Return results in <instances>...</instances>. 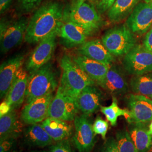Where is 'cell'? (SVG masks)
<instances>
[{"label": "cell", "mask_w": 152, "mask_h": 152, "mask_svg": "<svg viewBox=\"0 0 152 152\" xmlns=\"http://www.w3.org/2000/svg\"><path fill=\"white\" fill-rule=\"evenodd\" d=\"M50 152H75L69 140L58 141L50 148Z\"/></svg>", "instance_id": "4dcf8cb0"}, {"label": "cell", "mask_w": 152, "mask_h": 152, "mask_svg": "<svg viewBox=\"0 0 152 152\" xmlns=\"http://www.w3.org/2000/svg\"><path fill=\"white\" fill-rule=\"evenodd\" d=\"M87 1H91V0H72V4H80V3H82V2H83Z\"/></svg>", "instance_id": "74e56055"}, {"label": "cell", "mask_w": 152, "mask_h": 152, "mask_svg": "<svg viewBox=\"0 0 152 152\" xmlns=\"http://www.w3.org/2000/svg\"><path fill=\"white\" fill-rule=\"evenodd\" d=\"M108 121L103 120L100 116H98L95 120L92 128L95 135H100L104 140H105L107 133L108 130Z\"/></svg>", "instance_id": "f546056e"}, {"label": "cell", "mask_w": 152, "mask_h": 152, "mask_svg": "<svg viewBox=\"0 0 152 152\" xmlns=\"http://www.w3.org/2000/svg\"><path fill=\"white\" fill-rule=\"evenodd\" d=\"M15 144V138L10 137L0 140V152H11Z\"/></svg>", "instance_id": "d6a6232c"}, {"label": "cell", "mask_w": 152, "mask_h": 152, "mask_svg": "<svg viewBox=\"0 0 152 152\" xmlns=\"http://www.w3.org/2000/svg\"><path fill=\"white\" fill-rule=\"evenodd\" d=\"M101 152H119L116 139L113 137L107 139Z\"/></svg>", "instance_id": "836d02e7"}, {"label": "cell", "mask_w": 152, "mask_h": 152, "mask_svg": "<svg viewBox=\"0 0 152 152\" xmlns=\"http://www.w3.org/2000/svg\"><path fill=\"white\" fill-rule=\"evenodd\" d=\"M60 43L68 49L80 46L85 43L90 34L87 31L74 22L64 20L58 31Z\"/></svg>", "instance_id": "2e32d148"}, {"label": "cell", "mask_w": 152, "mask_h": 152, "mask_svg": "<svg viewBox=\"0 0 152 152\" xmlns=\"http://www.w3.org/2000/svg\"><path fill=\"white\" fill-rule=\"evenodd\" d=\"M41 125L54 141L66 140L72 134L73 127L68 121L48 117Z\"/></svg>", "instance_id": "7402d4cb"}, {"label": "cell", "mask_w": 152, "mask_h": 152, "mask_svg": "<svg viewBox=\"0 0 152 152\" xmlns=\"http://www.w3.org/2000/svg\"><path fill=\"white\" fill-rule=\"evenodd\" d=\"M122 64L125 71L133 76L152 72V53L143 45H137L124 55Z\"/></svg>", "instance_id": "52a82bcc"}, {"label": "cell", "mask_w": 152, "mask_h": 152, "mask_svg": "<svg viewBox=\"0 0 152 152\" xmlns=\"http://www.w3.org/2000/svg\"><path fill=\"white\" fill-rule=\"evenodd\" d=\"M115 0H91V2L94 5L100 14L108 11L110 8L114 4Z\"/></svg>", "instance_id": "1f68e13d"}, {"label": "cell", "mask_w": 152, "mask_h": 152, "mask_svg": "<svg viewBox=\"0 0 152 152\" xmlns=\"http://www.w3.org/2000/svg\"><path fill=\"white\" fill-rule=\"evenodd\" d=\"M25 63L23 53H18L5 60L0 66V98H5L17 72Z\"/></svg>", "instance_id": "9a60e30c"}, {"label": "cell", "mask_w": 152, "mask_h": 152, "mask_svg": "<svg viewBox=\"0 0 152 152\" xmlns=\"http://www.w3.org/2000/svg\"><path fill=\"white\" fill-rule=\"evenodd\" d=\"M64 4L60 1H48L33 12L29 19L24 41L30 45L38 44L58 31L63 22Z\"/></svg>", "instance_id": "6da1fadb"}, {"label": "cell", "mask_w": 152, "mask_h": 152, "mask_svg": "<svg viewBox=\"0 0 152 152\" xmlns=\"http://www.w3.org/2000/svg\"><path fill=\"white\" fill-rule=\"evenodd\" d=\"M124 70L119 65L112 64L104 78L96 85L113 96L124 95L128 92L129 85Z\"/></svg>", "instance_id": "5bb4252c"}, {"label": "cell", "mask_w": 152, "mask_h": 152, "mask_svg": "<svg viewBox=\"0 0 152 152\" xmlns=\"http://www.w3.org/2000/svg\"><path fill=\"white\" fill-rule=\"evenodd\" d=\"M149 123H131L129 134L138 152H148L152 145V136L149 132Z\"/></svg>", "instance_id": "cb8c5ba5"}, {"label": "cell", "mask_w": 152, "mask_h": 152, "mask_svg": "<svg viewBox=\"0 0 152 152\" xmlns=\"http://www.w3.org/2000/svg\"><path fill=\"white\" fill-rule=\"evenodd\" d=\"M23 121L18 117L16 110L10 111L0 117V140L18 137L23 132Z\"/></svg>", "instance_id": "44dd1931"}, {"label": "cell", "mask_w": 152, "mask_h": 152, "mask_svg": "<svg viewBox=\"0 0 152 152\" xmlns=\"http://www.w3.org/2000/svg\"><path fill=\"white\" fill-rule=\"evenodd\" d=\"M29 19L25 16H20L14 21L6 18L1 19L0 51L6 54L12 49L22 44L24 39Z\"/></svg>", "instance_id": "5b68a950"}, {"label": "cell", "mask_w": 152, "mask_h": 152, "mask_svg": "<svg viewBox=\"0 0 152 152\" xmlns=\"http://www.w3.org/2000/svg\"><path fill=\"white\" fill-rule=\"evenodd\" d=\"M77 51L78 54L104 64L111 65L114 61V56L109 52L102 40L98 39L86 41L78 47Z\"/></svg>", "instance_id": "d6986e66"}, {"label": "cell", "mask_w": 152, "mask_h": 152, "mask_svg": "<svg viewBox=\"0 0 152 152\" xmlns=\"http://www.w3.org/2000/svg\"><path fill=\"white\" fill-rule=\"evenodd\" d=\"M140 0H115L108 11L109 20L112 23L122 22L130 15Z\"/></svg>", "instance_id": "d4e9b609"}, {"label": "cell", "mask_w": 152, "mask_h": 152, "mask_svg": "<svg viewBox=\"0 0 152 152\" xmlns=\"http://www.w3.org/2000/svg\"><path fill=\"white\" fill-rule=\"evenodd\" d=\"M102 41L114 56H124L136 45L134 33L125 24L108 30L102 36Z\"/></svg>", "instance_id": "8992f818"}, {"label": "cell", "mask_w": 152, "mask_h": 152, "mask_svg": "<svg viewBox=\"0 0 152 152\" xmlns=\"http://www.w3.org/2000/svg\"><path fill=\"white\" fill-rule=\"evenodd\" d=\"M100 109L112 126H115L117 125L118 117L124 116L127 119L129 116V109L120 108L115 96L112 97V103L110 105L105 107L101 106Z\"/></svg>", "instance_id": "4316f807"}, {"label": "cell", "mask_w": 152, "mask_h": 152, "mask_svg": "<svg viewBox=\"0 0 152 152\" xmlns=\"http://www.w3.org/2000/svg\"><path fill=\"white\" fill-rule=\"evenodd\" d=\"M58 86V75L52 63H48L32 73L28 74L26 102L53 93Z\"/></svg>", "instance_id": "3957f363"}, {"label": "cell", "mask_w": 152, "mask_h": 152, "mask_svg": "<svg viewBox=\"0 0 152 152\" xmlns=\"http://www.w3.org/2000/svg\"><path fill=\"white\" fill-rule=\"evenodd\" d=\"M130 87L135 94L151 98L152 74L148 73L141 75L133 76L130 81Z\"/></svg>", "instance_id": "484cf974"}, {"label": "cell", "mask_w": 152, "mask_h": 152, "mask_svg": "<svg viewBox=\"0 0 152 152\" xmlns=\"http://www.w3.org/2000/svg\"><path fill=\"white\" fill-rule=\"evenodd\" d=\"M44 0H16L15 11L18 16H24L35 11Z\"/></svg>", "instance_id": "f1b7e54d"}, {"label": "cell", "mask_w": 152, "mask_h": 152, "mask_svg": "<svg viewBox=\"0 0 152 152\" xmlns=\"http://www.w3.org/2000/svg\"><path fill=\"white\" fill-rule=\"evenodd\" d=\"M78 112L76 99L66 93L59 85L50 105L48 117L70 122L75 120Z\"/></svg>", "instance_id": "9c48e42d"}, {"label": "cell", "mask_w": 152, "mask_h": 152, "mask_svg": "<svg viewBox=\"0 0 152 152\" xmlns=\"http://www.w3.org/2000/svg\"><path fill=\"white\" fill-rule=\"evenodd\" d=\"M129 116L126 119L131 123H149L152 120V99L140 94H130L127 98Z\"/></svg>", "instance_id": "4fadbf2b"}, {"label": "cell", "mask_w": 152, "mask_h": 152, "mask_svg": "<svg viewBox=\"0 0 152 152\" xmlns=\"http://www.w3.org/2000/svg\"><path fill=\"white\" fill-rule=\"evenodd\" d=\"M115 139L119 152H138L128 131L125 129L118 131Z\"/></svg>", "instance_id": "83f0119b"}, {"label": "cell", "mask_w": 152, "mask_h": 152, "mask_svg": "<svg viewBox=\"0 0 152 152\" xmlns=\"http://www.w3.org/2000/svg\"><path fill=\"white\" fill-rule=\"evenodd\" d=\"M47 152L46 151H33V152Z\"/></svg>", "instance_id": "60d3db41"}, {"label": "cell", "mask_w": 152, "mask_h": 152, "mask_svg": "<svg viewBox=\"0 0 152 152\" xmlns=\"http://www.w3.org/2000/svg\"><path fill=\"white\" fill-rule=\"evenodd\" d=\"M58 31L41 41L25 61V69L28 74L38 70L48 63L56 48Z\"/></svg>", "instance_id": "ba28073f"}, {"label": "cell", "mask_w": 152, "mask_h": 152, "mask_svg": "<svg viewBox=\"0 0 152 152\" xmlns=\"http://www.w3.org/2000/svg\"><path fill=\"white\" fill-rule=\"evenodd\" d=\"M81 26L90 36L97 32L103 26V20L94 5L90 1L72 4L65 8L64 19Z\"/></svg>", "instance_id": "277c9868"}, {"label": "cell", "mask_w": 152, "mask_h": 152, "mask_svg": "<svg viewBox=\"0 0 152 152\" xmlns=\"http://www.w3.org/2000/svg\"><path fill=\"white\" fill-rule=\"evenodd\" d=\"M151 99H152V97H151Z\"/></svg>", "instance_id": "b9f144b4"}, {"label": "cell", "mask_w": 152, "mask_h": 152, "mask_svg": "<svg viewBox=\"0 0 152 152\" xmlns=\"http://www.w3.org/2000/svg\"><path fill=\"white\" fill-rule=\"evenodd\" d=\"M72 58L76 64L95 83L103 80L108 72L110 65H112L104 64L98 61L92 60L80 54L75 55Z\"/></svg>", "instance_id": "ffe728a7"}, {"label": "cell", "mask_w": 152, "mask_h": 152, "mask_svg": "<svg viewBox=\"0 0 152 152\" xmlns=\"http://www.w3.org/2000/svg\"><path fill=\"white\" fill-rule=\"evenodd\" d=\"M54 97L53 93H51L26 103L20 114L22 121L29 125L42 122L49 117L50 105Z\"/></svg>", "instance_id": "8fae6325"}, {"label": "cell", "mask_w": 152, "mask_h": 152, "mask_svg": "<svg viewBox=\"0 0 152 152\" xmlns=\"http://www.w3.org/2000/svg\"></svg>", "instance_id": "7bdbcfd3"}, {"label": "cell", "mask_w": 152, "mask_h": 152, "mask_svg": "<svg viewBox=\"0 0 152 152\" xmlns=\"http://www.w3.org/2000/svg\"><path fill=\"white\" fill-rule=\"evenodd\" d=\"M125 24L137 35L148 32L152 28V2L139 3L126 19Z\"/></svg>", "instance_id": "7c38bea8"}, {"label": "cell", "mask_w": 152, "mask_h": 152, "mask_svg": "<svg viewBox=\"0 0 152 152\" xmlns=\"http://www.w3.org/2000/svg\"><path fill=\"white\" fill-rule=\"evenodd\" d=\"M23 135L25 142L32 147H47L54 141L41 124L29 125L24 129Z\"/></svg>", "instance_id": "603a6c76"}, {"label": "cell", "mask_w": 152, "mask_h": 152, "mask_svg": "<svg viewBox=\"0 0 152 152\" xmlns=\"http://www.w3.org/2000/svg\"><path fill=\"white\" fill-rule=\"evenodd\" d=\"M145 2H147V3H149V2H152V0H144Z\"/></svg>", "instance_id": "ab89813d"}, {"label": "cell", "mask_w": 152, "mask_h": 152, "mask_svg": "<svg viewBox=\"0 0 152 152\" xmlns=\"http://www.w3.org/2000/svg\"><path fill=\"white\" fill-rule=\"evenodd\" d=\"M11 109V107L4 101L1 104L0 107V117L9 113Z\"/></svg>", "instance_id": "8d00e7d4"}, {"label": "cell", "mask_w": 152, "mask_h": 152, "mask_svg": "<svg viewBox=\"0 0 152 152\" xmlns=\"http://www.w3.org/2000/svg\"><path fill=\"white\" fill-rule=\"evenodd\" d=\"M13 0H0V13H5L11 7Z\"/></svg>", "instance_id": "d590c367"}, {"label": "cell", "mask_w": 152, "mask_h": 152, "mask_svg": "<svg viewBox=\"0 0 152 152\" xmlns=\"http://www.w3.org/2000/svg\"><path fill=\"white\" fill-rule=\"evenodd\" d=\"M75 134L73 143L79 152H90L96 142L95 134L88 117L82 114L74 120Z\"/></svg>", "instance_id": "30bf717a"}, {"label": "cell", "mask_w": 152, "mask_h": 152, "mask_svg": "<svg viewBox=\"0 0 152 152\" xmlns=\"http://www.w3.org/2000/svg\"><path fill=\"white\" fill-rule=\"evenodd\" d=\"M143 45L146 49L152 53V28L146 34L144 40Z\"/></svg>", "instance_id": "e575fe53"}, {"label": "cell", "mask_w": 152, "mask_h": 152, "mask_svg": "<svg viewBox=\"0 0 152 152\" xmlns=\"http://www.w3.org/2000/svg\"><path fill=\"white\" fill-rule=\"evenodd\" d=\"M102 98V92L95 84L87 86L76 99L79 110L82 114L88 117L100 108Z\"/></svg>", "instance_id": "ac0fdd59"}, {"label": "cell", "mask_w": 152, "mask_h": 152, "mask_svg": "<svg viewBox=\"0 0 152 152\" xmlns=\"http://www.w3.org/2000/svg\"><path fill=\"white\" fill-rule=\"evenodd\" d=\"M28 73L25 68L22 67L17 72L16 77L11 87L4 99L11 109L19 108L26 99L27 90Z\"/></svg>", "instance_id": "e0dca14e"}, {"label": "cell", "mask_w": 152, "mask_h": 152, "mask_svg": "<svg viewBox=\"0 0 152 152\" xmlns=\"http://www.w3.org/2000/svg\"><path fill=\"white\" fill-rule=\"evenodd\" d=\"M62 75L59 86L72 98L77 99L80 92L87 86L95 82L76 64L72 58L64 54L60 61Z\"/></svg>", "instance_id": "7a4b0ae2"}, {"label": "cell", "mask_w": 152, "mask_h": 152, "mask_svg": "<svg viewBox=\"0 0 152 152\" xmlns=\"http://www.w3.org/2000/svg\"><path fill=\"white\" fill-rule=\"evenodd\" d=\"M149 132L152 136V121L151 124H150L149 126Z\"/></svg>", "instance_id": "f35d334b"}]
</instances>
